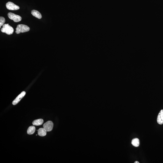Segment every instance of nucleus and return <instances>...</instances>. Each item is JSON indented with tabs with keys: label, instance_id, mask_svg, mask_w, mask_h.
<instances>
[{
	"label": "nucleus",
	"instance_id": "f257e3e1",
	"mask_svg": "<svg viewBox=\"0 0 163 163\" xmlns=\"http://www.w3.org/2000/svg\"><path fill=\"white\" fill-rule=\"evenodd\" d=\"M16 32L17 34H19L21 33L27 32L30 30V28L27 25L24 24H18L16 29Z\"/></svg>",
	"mask_w": 163,
	"mask_h": 163
},
{
	"label": "nucleus",
	"instance_id": "f03ea898",
	"mask_svg": "<svg viewBox=\"0 0 163 163\" xmlns=\"http://www.w3.org/2000/svg\"><path fill=\"white\" fill-rule=\"evenodd\" d=\"M1 31L8 35L12 34L14 32V29L12 27L9 25V24H5L1 29Z\"/></svg>",
	"mask_w": 163,
	"mask_h": 163
},
{
	"label": "nucleus",
	"instance_id": "7ed1b4c3",
	"mask_svg": "<svg viewBox=\"0 0 163 163\" xmlns=\"http://www.w3.org/2000/svg\"><path fill=\"white\" fill-rule=\"evenodd\" d=\"M8 17L10 19L12 20L15 22H18L22 20V17L18 15L11 12L8 13Z\"/></svg>",
	"mask_w": 163,
	"mask_h": 163
},
{
	"label": "nucleus",
	"instance_id": "20e7f679",
	"mask_svg": "<svg viewBox=\"0 0 163 163\" xmlns=\"http://www.w3.org/2000/svg\"><path fill=\"white\" fill-rule=\"evenodd\" d=\"M53 124L51 121H48L44 124L43 127L46 130L47 132H49L52 131L53 129Z\"/></svg>",
	"mask_w": 163,
	"mask_h": 163
},
{
	"label": "nucleus",
	"instance_id": "39448f33",
	"mask_svg": "<svg viewBox=\"0 0 163 163\" xmlns=\"http://www.w3.org/2000/svg\"><path fill=\"white\" fill-rule=\"evenodd\" d=\"M7 9L8 10H19V7L18 6L16 5L13 3L11 2H8L6 5Z\"/></svg>",
	"mask_w": 163,
	"mask_h": 163
},
{
	"label": "nucleus",
	"instance_id": "423d86ee",
	"mask_svg": "<svg viewBox=\"0 0 163 163\" xmlns=\"http://www.w3.org/2000/svg\"><path fill=\"white\" fill-rule=\"evenodd\" d=\"M25 94H26L25 92L24 91L22 92L21 94H20L16 98V99L13 101L12 104L14 105H15L17 104L20 102V101L21 100V99L24 97V95H25Z\"/></svg>",
	"mask_w": 163,
	"mask_h": 163
},
{
	"label": "nucleus",
	"instance_id": "0eeeda50",
	"mask_svg": "<svg viewBox=\"0 0 163 163\" xmlns=\"http://www.w3.org/2000/svg\"><path fill=\"white\" fill-rule=\"evenodd\" d=\"M157 122L159 124H163V109L161 110L158 114Z\"/></svg>",
	"mask_w": 163,
	"mask_h": 163
},
{
	"label": "nucleus",
	"instance_id": "6e6552de",
	"mask_svg": "<svg viewBox=\"0 0 163 163\" xmlns=\"http://www.w3.org/2000/svg\"><path fill=\"white\" fill-rule=\"evenodd\" d=\"M31 13L33 16L38 19H41L42 18L41 15L39 12L37 10H33L31 12Z\"/></svg>",
	"mask_w": 163,
	"mask_h": 163
},
{
	"label": "nucleus",
	"instance_id": "1a4fd4ad",
	"mask_svg": "<svg viewBox=\"0 0 163 163\" xmlns=\"http://www.w3.org/2000/svg\"><path fill=\"white\" fill-rule=\"evenodd\" d=\"M38 135L41 137H44L46 135L47 131L44 128H40L38 130Z\"/></svg>",
	"mask_w": 163,
	"mask_h": 163
},
{
	"label": "nucleus",
	"instance_id": "9d476101",
	"mask_svg": "<svg viewBox=\"0 0 163 163\" xmlns=\"http://www.w3.org/2000/svg\"><path fill=\"white\" fill-rule=\"evenodd\" d=\"M44 121L42 119L35 120L32 122V124L34 125L40 126L43 123Z\"/></svg>",
	"mask_w": 163,
	"mask_h": 163
},
{
	"label": "nucleus",
	"instance_id": "9b49d317",
	"mask_svg": "<svg viewBox=\"0 0 163 163\" xmlns=\"http://www.w3.org/2000/svg\"><path fill=\"white\" fill-rule=\"evenodd\" d=\"M35 131V127L34 126H31L29 127L27 130V134L29 135H31L34 134Z\"/></svg>",
	"mask_w": 163,
	"mask_h": 163
},
{
	"label": "nucleus",
	"instance_id": "f8f14e48",
	"mask_svg": "<svg viewBox=\"0 0 163 163\" xmlns=\"http://www.w3.org/2000/svg\"><path fill=\"white\" fill-rule=\"evenodd\" d=\"M131 144L134 146L137 147L139 146L140 141L138 139L136 138L133 139L131 142Z\"/></svg>",
	"mask_w": 163,
	"mask_h": 163
},
{
	"label": "nucleus",
	"instance_id": "ddd939ff",
	"mask_svg": "<svg viewBox=\"0 0 163 163\" xmlns=\"http://www.w3.org/2000/svg\"><path fill=\"white\" fill-rule=\"evenodd\" d=\"M5 22V19L4 17L1 16L0 17V28L1 27L4 25Z\"/></svg>",
	"mask_w": 163,
	"mask_h": 163
},
{
	"label": "nucleus",
	"instance_id": "4468645a",
	"mask_svg": "<svg viewBox=\"0 0 163 163\" xmlns=\"http://www.w3.org/2000/svg\"><path fill=\"white\" fill-rule=\"evenodd\" d=\"M139 162L138 161H136L134 163H139Z\"/></svg>",
	"mask_w": 163,
	"mask_h": 163
}]
</instances>
